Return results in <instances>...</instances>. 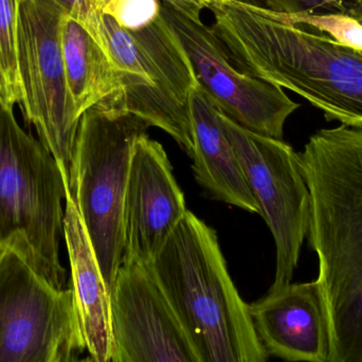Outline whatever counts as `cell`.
<instances>
[{
	"mask_svg": "<svg viewBox=\"0 0 362 362\" xmlns=\"http://www.w3.org/2000/svg\"><path fill=\"white\" fill-rule=\"evenodd\" d=\"M21 0H0V101L23 106L18 67V15Z\"/></svg>",
	"mask_w": 362,
	"mask_h": 362,
	"instance_id": "obj_18",
	"label": "cell"
},
{
	"mask_svg": "<svg viewBox=\"0 0 362 362\" xmlns=\"http://www.w3.org/2000/svg\"><path fill=\"white\" fill-rule=\"evenodd\" d=\"M67 191L57 159L0 101V242L14 244L59 288L66 286L61 246Z\"/></svg>",
	"mask_w": 362,
	"mask_h": 362,
	"instance_id": "obj_4",
	"label": "cell"
},
{
	"mask_svg": "<svg viewBox=\"0 0 362 362\" xmlns=\"http://www.w3.org/2000/svg\"><path fill=\"white\" fill-rule=\"evenodd\" d=\"M95 21L88 31L69 15L62 17L61 45L66 79L78 118L95 106L127 110L120 69L100 30L98 15Z\"/></svg>",
	"mask_w": 362,
	"mask_h": 362,
	"instance_id": "obj_16",
	"label": "cell"
},
{
	"mask_svg": "<svg viewBox=\"0 0 362 362\" xmlns=\"http://www.w3.org/2000/svg\"><path fill=\"white\" fill-rule=\"evenodd\" d=\"M187 210L167 151L144 134L134 148L125 191L122 261L150 263Z\"/></svg>",
	"mask_w": 362,
	"mask_h": 362,
	"instance_id": "obj_11",
	"label": "cell"
},
{
	"mask_svg": "<svg viewBox=\"0 0 362 362\" xmlns=\"http://www.w3.org/2000/svg\"><path fill=\"white\" fill-rule=\"evenodd\" d=\"M161 2L193 21H200L202 10L206 9L204 0H161Z\"/></svg>",
	"mask_w": 362,
	"mask_h": 362,
	"instance_id": "obj_22",
	"label": "cell"
},
{
	"mask_svg": "<svg viewBox=\"0 0 362 362\" xmlns=\"http://www.w3.org/2000/svg\"><path fill=\"white\" fill-rule=\"evenodd\" d=\"M255 334L268 356L329 362L331 334L316 281L269 290L249 305Z\"/></svg>",
	"mask_w": 362,
	"mask_h": 362,
	"instance_id": "obj_12",
	"label": "cell"
},
{
	"mask_svg": "<svg viewBox=\"0 0 362 362\" xmlns=\"http://www.w3.org/2000/svg\"><path fill=\"white\" fill-rule=\"evenodd\" d=\"M127 32L154 64L174 96L187 106L189 91L197 84V79L180 38L161 13L150 23Z\"/></svg>",
	"mask_w": 362,
	"mask_h": 362,
	"instance_id": "obj_17",
	"label": "cell"
},
{
	"mask_svg": "<svg viewBox=\"0 0 362 362\" xmlns=\"http://www.w3.org/2000/svg\"><path fill=\"white\" fill-rule=\"evenodd\" d=\"M276 13L281 19L287 23L302 26L319 33L327 34L339 44L362 50V21L359 19L346 14Z\"/></svg>",
	"mask_w": 362,
	"mask_h": 362,
	"instance_id": "obj_19",
	"label": "cell"
},
{
	"mask_svg": "<svg viewBox=\"0 0 362 362\" xmlns=\"http://www.w3.org/2000/svg\"><path fill=\"white\" fill-rule=\"evenodd\" d=\"M64 240L69 257L74 303L88 361L112 362L114 346L110 291L69 191L66 193Z\"/></svg>",
	"mask_w": 362,
	"mask_h": 362,
	"instance_id": "obj_15",
	"label": "cell"
},
{
	"mask_svg": "<svg viewBox=\"0 0 362 362\" xmlns=\"http://www.w3.org/2000/svg\"><path fill=\"white\" fill-rule=\"evenodd\" d=\"M148 128L137 115L110 106L89 108L78 123L68 186L110 291L123 259L132 157Z\"/></svg>",
	"mask_w": 362,
	"mask_h": 362,
	"instance_id": "obj_5",
	"label": "cell"
},
{
	"mask_svg": "<svg viewBox=\"0 0 362 362\" xmlns=\"http://www.w3.org/2000/svg\"><path fill=\"white\" fill-rule=\"evenodd\" d=\"M50 1L59 6L65 14L69 15L76 21L82 18L93 6L89 0H50Z\"/></svg>",
	"mask_w": 362,
	"mask_h": 362,
	"instance_id": "obj_23",
	"label": "cell"
},
{
	"mask_svg": "<svg viewBox=\"0 0 362 362\" xmlns=\"http://www.w3.org/2000/svg\"><path fill=\"white\" fill-rule=\"evenodd\" d=\"M110 321L112 362H200L148 263H121Z\"/></svg>",
	"mask_w": 362,
	"mask_h": 362,
	"instance_id": "obj_10",
	"label": "cell"
},
{
	"mask_svg": "<svg viewBox=\"0 0 362 362\" xmlns=\"http://www.w3.org/2000/svg\"><path fill=\"white\" fill-rule=\"evenodd\" d=\"M112 1H114V0H89L91 6H93L95 10L101 13L105 12L106 9L112 4Z\"/></svg>",
	"mask_w": 362,
	"mask_h": 362,
	"instance_id": "obj_24",
	"label": "cell"
},
{
	"mask_svg": "<svg viewBox=\"0 0 362 362\" xmlns=\"http://www.w3.org/2000/svg\"><path fill=\"white\" fill-rule=\"evenodd\" d=\"M98 23L118 64L124 85L125 108L169 134L191 157L189 106L181 103L129 33L110 15L98 11Z\"/></svg>",
	"mask_w": 362,
	"mask_h": 362,
	"instance_id": "obj_13",
	"label": "cell"
},
{
	"mask_svg": "<svg viewBox=\"0 0 362 362\" xmlns=\"http://www.w3.org/2000/svg\"><path fill=\"white\" fill-rule=\"evenodd\" d=\"M359 21H362V16H361V19H359Z\"/></svg>",
	"mask_w": 362,
	"mask_h": 362,
	"instance_id": "obj_25",
	"label": "cell"
},
{
	"mask_svg": "<svg viewBox=\"0 0 362 362\" xmlns=\"http://www.w3.org/2000/svg\"><path fill=\"white\" fill-rule=\"evenodd\" d=\"M193 174L209 197L251 214L259 205L249 188L240 157L223 129L218 108L199 84L189 91Z\"/></svg>",
	"mask_w": 362,
	"mask_h": 362,
	"instance_id": "obj_14",
	"label": "cell"
},
{
	"mask_svg": "<svg viewBox=\"0 0 362 362\" xmlns=\"http://www.w3.org/2000/svg\"><path fill=\"white\" fill-rule=\"evenodd\" d=\"M161 13V0H114L104 14L110 15L127 31L137 29Z\"/></svg>",
	"mask_w": 362,
	"mask_h": 362,
	"instance_id": "obj_21",
	"label": "cell"
},
{
	"mask_svg": "<svg viewBox=\"0 0 362 362\" xmlns=\"http://www.w3.org/2000/svg\"><path fill=\"white\" fill-rule=\"evenodd\" d=\"M65 13L50 0H21L18 67L21 112L69 180V166L80 118L68 91L61 45Z\"/></svg>",
	"mask_w": 362,
	"mask_h": 362,
	"instance_id": "obj_7",
	"label": "cell"
},
{
	"mask_svg": "<svg viewBox=\"0 0 362 362\" xmlns=\"http://www.w3.org/2000/svg\"><path fill=\"white\" fill-rule=\"evenodd\" d=\"M232 63L288 89L327 121L362 127V50L283 21L257 0H204Z\"/></svg>",
	"mask_w": 362,
	"mask_h": 362,
	"instance_id": "obj_2",
	"label": "cell"
},
{
	"mask_svg": "<svg viewBox=\"0 0 362 362\" xmlns=\"http://www.w3.org/2000/svg\"><path fill=\"white\" fill-rule=\"evenodd\" d=\"M86 351L74 291L0 242V362L78 361Z\"/></svg>",
	"mask_w": 362,
	"mask_h": 362,
	"instance_id": "obj_6",
	"label": "cell"
},
{
	"mask_svg": "<svg viewBox=\"0 0 362 362\" xmlns=\"http://www.w3.org/2000/svg\"><path fill=\"white\" fill-rule=\"evenodd\" d=\"M200 362H265L216 232L187 210L148 263Z\"/></svg>",
	"mask_w": 362,
	"mask_h": 362,
	"instance_id": "obj_3",
	"label": "cell"
},
{
	"mask_svg": "<svg viewBox=\"0 0 362 362\" xmlns=\"http://www.w3.org/2000/svg\"><path fill=\"white\" fill-rule=\"evenodd\" d=\"M218 113L240 157L259 216L274 236L276 274L269 290L282 288L293 281L310 227V193L298 152L284 140L255 133Z\"/></svg>",
	"mask_w": 362,
	"mask_h": 362,
	"instance_id": "obj_8",
	"label": "cell"
},
{
	"mask_svg": "<svg viewBox=\"0 0 362 362\" xmlns=\"http://www.w3.org/2000/svg\"><path fill=\"white\" fill-rule=\"evenodd\" d=\"M298 161L310 193L308 238L318 257L329 362H362V127L320 130Z\"/></svg>",
	"mask_w": 362,
	"mask_h": 362,
	"instance_id": "obj_1",
	"label": "cell"
},
{
	"mask_svg": "<svg viewBox=\"0 0 362 362\" xmlns=\"http://www.w3.org/2000/svg\"><path fill=\"white\" fill-rule=\"evenodd\" d=\"M266 8L286 14H346L362 16V0H263Z\"/></svg>",
	"mask_w": 362,
	"mask_h": 362,
	"instance_id": "obj_20",
	"label": "cell"
},
{
	"mask_svg": "<svg viewBox=\"0 0 362 362\" xmlns=\"http://www.w3.org/2000/svg\"><path fill=\"white\" fill-rule=\"evenodd\" d=\"M161 15L185 48L198 84L226 116L255 133L283 140L287 119L299 108L284 89L244 74L212 27L161 2Z\"/></svg>",
	"mask_w": 362,
	"mask_h": 362,
	"instance_id": "obj_9",
	"label": "cell"
}]
</instances>
